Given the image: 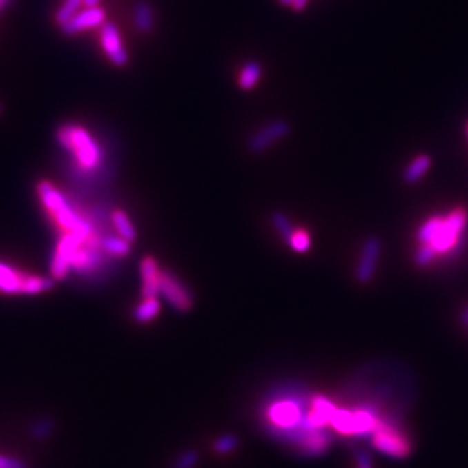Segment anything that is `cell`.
<instances>
[{
	"instance_id": "30bf717a",
	"label": "cell",
	"mask_w": 468,
	"mask_h": 468,
	"mask_svg": "<svg viewBox=\"0 0 468 468\" xmlns=\"http://www.w3.org/2000/svg\"><path fill=\"white\" fill-rule=\"evenodd\" d=\"M380 253L382 242L376 236L368 237L364 245H362V251L356 266V280L360 284H368L374 278Z\"/></svg>"
},
{
	"instance_id": "ac0fdd59",
	"label": "cell",
	"mask_w": 468,
	"mask_h": 468,
	"mask_svg": "<svg viewBox=\"0 0 468 468\" xmlns=\"http://www.w3.org/2000/svg\"><path fill=\"white\" fill-rule=\"evenodd\" d=\"M102 250L113 255V257H125L131 251V244L116 234H105L102 236Z\"/></svg>"
},
{
	"instance_id": "277c9868",
	"label": "cell",
	"mask_w": 468,
	"mask_h": 468,
	"mask_svg": "<svg viewBox=\"0 0 468 468\" xmlns=\"http://www.w3.org/2000/svg\"><path fill=\"white\" fill-rule=\"evenodd\" d=\"M371 442L374 449L396 459H403L411 453V444L400 429L383 420H380L379 426L373 432Z\"/></svg>"
},
{
	"instance_id": "9c48e42d",
	"label": "cell",
	"mask_w": 468,
	"mask_h": 468,
	"mask_svg": "<svg viewBox=\"0 0 468 468\" xmlns=\"http://www.w3.org/2000/svg\"><path fill=\"white\" fill-rule=\"evenodd\" d=\"M101 46L104 54L116 67H125L130 61L126 48L124 46L122 35L115 23H105L101 26Z\"/></svg>"
},
{
	"instance_id": "7402d4cb",
	"label": "cell",
	"mask_w": 468,
	"mask_h": 468,
	"mask_svg": "<svg viewBox=\"0 0 468 468\" xmlns=\"http://www.w3.org/2000/svg\"><path fill=\"white\" fill-rule=\"evenodd\" d=\"M271 222H273L274 228L277 230L278 234H280L284 242L288 244L291 237L293 236V233H295V228H293L291 219L286 215L280 213V211H275V213H273V216H271Z\"/></svg>"
},
{
	"instance_id": "f546056e",
	"label": "cell",
	"mask_w": 468,
	"mask_h": 468,
	"mask_svg": "<svg viewBox=\"0 0 468 468\" xmlns=\"http://www.w3.org/2000/svg\"><path fill=\"white\" fill-rule=\"evenodd\" d=\"M101 0H82V5L86 6V8H93V6H99Z\"/></svg>"
},
{
	"instance_id": "9a60e30c",
	"label": "cell",
	"mask_w": 468,
	"mask_h": 468,
	"mask_svg": "<svg viewBox=\"0 0 468 468\" xmlns=\"http://www.w3.org/2000/svg\"><path fill=\"white\" fill-rule=\"evenodd\" d=\"M432 166V157L427 154H421L413 158L409 166L403 172V179L407 184H415L426 175L427 170Z\"/></svg>"
},
{
	"instance_id": "3957f363",
	"label": "cell",
	"mask_w": 468,
	"mask_h": 468,
	"mask_svg": "<svg viewBox=\"0 0 468 468\" xmlns=\"http://www.w3.org/2000/svg\"><path fill=\"white\" fill-rule=\"evenodd\" d=\"M52 286L54 283L46 277L25 274L0 262V293H5V295H16V293L35 295V293L49 291Z\"/></svg>"
},
{
	"instance_id": "484cf974",
	"label": "cell",
	"mask_w": 468,
	"mask_h": 468,
	"mask_svg": "<svg viewBox=\"0 0 468 468\" xmlns=\"http://www.w3.org/2000/svg\"><path fill=\"white\" fill-rule=\"evenodd\" d=\"M0 468H28V465L20 459L0 455Z\"/></svg>"
},
{
	"instance_id": "7c38bea8",
	"label": "cell",
	"mask_w": 468,
	"mask_h": 468,
	"mask_svg": "<svg viewBox=\"0 0 468 468\" xmlns=\"http://www.w3.org/2000/svg\"><path fill=\"white\" fill-rule=\"evenodd\" d=\"M158 271L157 262L150 255L143 257L140 262V278H142V297L157 298L158 297Z\"/></svg>"
},
{
	"instance_id": "8992f818",
	"label": "cell",
	"mask_w": 468,
	"mask_h": 468,
	"mask_svg": "<svg viewBox=\"0 0 468 468\" xmlns=\"http://www.w3.org/2000/svg\"><path fill=\"white\" fill-rule=\"evenodd\" d=\"M467 224V210L459 207L453 210L451 213L442 219V225L440 231L436 233V236L432 239V245L436 253H447L453 246L456 245L460 233L464 231Z\"/></svg>"
},
{
	"instance_id": "d4e9b609",
	"label": "cell",
	"mask_w": 468,
	"mask_h": 468,
	"mask_svg": "<svg viewBox=\"0 0 468 468\" xmlns=\"http://www.w3.org/2000/svg\"><path fill=\"white\" fill-rule=\"evenodd\" d=\"M31 432L35 438H44L48 436L52 432V422L48 420H41V421H37L35 425L32 426Z\"/></svg>"
},
{
	"instance_id": "d6986e66",
	"label": "cell",
	"mask_w": 468,
	"mask_h": 468,
	"mask_svg": "<svg viewBox=\"0 0 468 468\" xmlns=\"http://www.w3.org/2000/svg\"><path fill=\"white\" fill-rule=\"evenodd\" d=\"M160 301L157 298H143L142 303L134 309L133 316L139 324H148L160 313Z\"/></svg>"
},
{
	"instance_id": "83f0119b",
	"label": "cell",
	"mask_w": 468,
	"mask_h": 468,
	"mask_svg": "<svg viewBox=\"0 0 468 468\" xmlns=\"http://www.w3.org/2000/svg\"><path fill=\"white\" fill-rule=\"evenodd\" d=\"M358 468H373L371 458L367 451H362L358 455Z\"/></svg>"
},
{
	"instance_id": "5bb4252c",
	"label": "cell",
	"mask_w": 468,
	"mask_h": 468,
	"mask_svg": "<svg viewBox=\"0 0 468 468\" xmlns=\"http://www.w3.org/2000/svg\"><path fill=\"white\" fill-rule=\"evenodd\" d=\"M134 25L140 34L153 32L155 26L154 8L146 0H140L134 6Z\"/></svg>"
},
{
	"instance_id": "2e32d148",
	"label": "cell",
	"mask_w": 468,
	"mask_h": 468,
	"mask_svg": "<svg viewBox=\"0 0 468 468\" xmlns=\"http://www.w3.org/2000/svg\"><path fill=\"white\" fill-rule=\"evenodd\" d=\"M262 78V66L259 61H246L245 66L242 67V70L239 73V78H237V84L240 87V90H244V92H250L255 86L259 84V81Z\"/></svg>"
},
{
	"instance_id": "4dcf8cb0",
	"label": "cell",
	"mask_w": 468,
	"mask_h": 468,
	"mask_svg": "<svg viewBox=\"0 0 468 468\" xmlns=\"http://www.w3.org/2000/svg\"><path fill=\"white\" fill-rule=\"evenodd\" d=\"M460 321H462L464 326H467V327H468V307H467L465 311H464L462 316H460Z\"/></svg>"
},
{
	"instance_id": "7a4b0ae2",
	"label": "cell",
	"mask_w": 468,
	"mask_h": 468,
	"mask_svg": "<svg viewBox=\"0 0 468 468\" xmlns=\"http://www.w3.org/2000/svg\"><path fill=\"white\" fill-rule=\"evenodd\" d=\"M57 137L61 146L72 154L79 170L92 172L99 168L102 150L86 128L79 125H63L58 130Z\"/></svg>"
},
{
	"instance_id": "e0dca14e",
	"label": "cell",
	"mask_w": 468,
	"mask_h": 468,
	"mask_svg": "<svg viewBox=\"0 0 468 468\" xmlns=\"http://www.w3.org/2000/svg\"><path fill=\"white\" fill-rule=\"evenodd\" d=\"M111 222H113V225H115V230L117 233V236L128 240L130 244H133L134 240L137 239V231H135L130 216H128L125 211H122V210L113 211Z\"/></svg>"
},
{
	"instance_id": "44dd1931",
	"label": "cell",
	"mask_w": 468,
	"mask_h": 468,
	"mask_svg": "<svg viewBox=\"0 0 468 468\" xmlns=\"http://www.w3.org/2000/svg\"><path fill=\"white\" fill-rule=\"evenodd\" d=\"M81 6H84L82 5V0H64L61 6H59L55 12V23L59 28L66 25L75 14L81 11Z\"/></svg>"
},
{
	"instance_id": "5b68a950",
	"label": "cell",
	"mask_w": 468,
	"mask_h": 468,
	"mask_svg": "<svg viewBox=\"0 0 468 468\" xmlns=\"http://www.w3.org/2000/svg\"><path fill=\"white\" fill-rule=\"evenodd\" d=\"M168 301V303L179 313H186L192 309L193 298L187 286L179 282V278L170 274L169 271H160L158 274V295Z\"/></svg>"
},
{
	"instance_id": "ba28073f",
	"label": "cell",
	"mask_w": 468,
	"mask_h": 468,
	"mask_svg": "<svg viewBox=\"0 0 468 468\" xmlns=\"http://www.w3.org/2000/svg\"><path fill=\"white\" fill-rule=\"evenodd\" d=\"M266 417L274 427L291 430L303 422L304 413L298 403L292 400H283V402H275L269 406Z\"/></svg>"
},
{
	"instance_id": "ffe728a7",
	"label": "cell",
	"mask_w": 468,
	"mask_h": 468,
	"mask_svg": "<svg viewBox=\"0 0 468 468\" xmlns=\"http://www.w3.org/2000/svg\"><path fill=\"white\" fill-rule=\"evenodd\" d=\"M442 219L444 217H441V216H432L421 225V228L417 233V239H418L420 244H430V242H432V239L436 236V233L440 231V228H441Z\"/></svg>"
},
{
	"instance_id": "d6a6232c",
	"label": "cell",
	"mask_w": 468,
	"mask_h": 468,
	"mask_svg": "<svg viewBox=\"0 0 468 468\" xmlns=\"http://www.w3.org/2000/svg\"><path fill=\"white\" fill-rule=\"evenodd\" d=\"M467 135H468V124H467Z\"/></svg>"
},
{
	"instance_id": "8fae6325",
	"label": "cell",
	"mask_w": 468,
	"mask_h": 468,
	"mask_svg": "<svg viewBox=\"0 0 468 468\" xmlns=\"http://www.w3.org/2000/svg\"><path fill=\"white\" fill-rule=\"evenodd\" d=\"M107 21V12L102 6H93V8L81 10L79 12L61 26L64 35H77L81 32L90 31V29L101 28Z\"/></svg>"
},
{
	"instance_id": "4fadbf2b",
	"label": "cell",
	"mask_w": 468,
	"mask_h": 468,
	"mask_svg": "<svg viewBox=\"0 0 468 468\" xmlns=\"http://www.w3.org/2000/svg\"><path fill=\"white\" fill-rule=\"evenodd\" d=\"M298 442L303 451L318 455L329 449L330 436L326 433V430H304Z\"/></svg>"
},
{
	"instance_id": "4316f807",
	"label": "cell",
	"mask_w": 468,
	"mask_h": 468,
	"mask_svg": "<svg viewBox=\"0 0 468 468\" xmlns=\"http://www.w3.org/2000/svg\"><path fill=\"white\" fill-rule=\"evenodd\" d=\"M234 444H236V440H234V438H224V440H219L216 442V450L217 451H228L234 447Z\"/></svg>"
},
{
	"instance_id": "f1b7e54d",
	"label": "cell",
	"mask_w": 468,
	"mask_h": 468,
	"mask_svg": "<svg viewBox=\"0 0 468 468\" xmlns=\"http://www.w3.org/2000/svg\"><path fill=\"white\" fill-rule=\"evenodd\" d=\"M307 5H309V0H295L292 5V10L301 12L307 8Z\"/></svg>"
},
{
	"instance_id": "603a6c76",
	"label": "cell",
	"mask_w": 468,
	"mask_h": 468,
	"mask_svg": "<svg viewBox=\"0 0 468 468\" xmlns=\"http://www.w3.org/2000/svg\"><path fill=\"white\" fill-rule=\"evenodd\" d=\"M436 250L435 248L430 245V244H421V246L417 250V253H415V265L420 266V268H426L429 266L430 263H432V260L435 259V255H436Z\"/></svg>"
},
{
	"instance_id": "6da1fadb",
	"label": "cell",
	"mask_w": 468,
	"mask_h": 468,
	"mask_svg": "<svg viewBox=\"0 0 468 468\" xmlns=\"http://www.w3.org/2000/svg\"><path fill=\"white\" fill-rule=\"evenodd\" d=\"M37 191L44 211L61 234H73L81 240H88L96 234L93 222L78 211L55 184L41 181Z\"/></svg>"
},
{
	"instance_id": "52a82bcc",
	"label": "cell",
	"mask_w": 468,
	"mask_h": 468,
	"mask_svg": "<svg viewBox=\"0 0 468 468\" xmlns=\"http://www.w3.org/2000/svg\"><path fill=\"white\" fill-rule=\"evenodd\" d=\"M291 133V125L283 119H275L273 122L262 126L259 131H255L251 139L248 140V150L251 154H262L268 150L277 142L288 137Z\"/></svg>"
},
{
	"instance_id": "1f68e13d",
	"label": "cell",
	"mask_w": 468,
	"mask_h": 468,
	"mask_svg": "<svg viewBox=\"0 0 468 468\" xmlns=\"http://www.w3.org/2000/svg\"><path fill=\"white\" fill-rule=\"evenodd\" d=\"M6 2H8V0H0V8H3V6L6 5Z\"/></svg>"
},
{
	"instance_id": "cb8c5ba5",
	"label": "cell",
	"mask_w": 468,
	"mask_h": 468,
	"mask_svg": "<svg viewBox=\"0 0 468 468\" xmlns=\"http://www.w3.org/2000/svg\"><path fill=\"white\" fill-rule=\"evenodd\" d=\"M311 236H309V233L306 231H301V230H295L293 233V236L291 237V240L288 242V245L292 248L295 253H306L311 250Z\"/></svg>"
}]
</instances>
